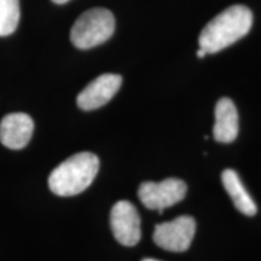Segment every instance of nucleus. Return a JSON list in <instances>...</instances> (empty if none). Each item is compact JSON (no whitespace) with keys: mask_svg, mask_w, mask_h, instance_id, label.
Here are the masks:
<instances>
[{"mask_svg":"<svg viewBox=\"0 0 261 261\" xmlns=\"http://www.w3.org/2000/svg\"><path fill=\"white\" fill-rule=\"evenodd\" d=\"M221 181H223L224 189L232 200L234 207L241 213L248 217H253L256 214L257 207L250 195L248 194L247 189L241 181L237 172L233 169H225L221 174Z\"/></svg>","mask_w":261,"mask_h":261,"instance_id":"nucleus-10","label":"nucleus"},{"mask_svg":"<svg viewBox=\"0 0 261 261\" xmlns=\"http://www.w3.org/2000/svg\"><path fill=\"white\" fill-rule=\"evenodd\" d=\"M188 187L184 181L177 178H168L160 182L146 181L139 187V200L148 210L159 211L179 203L187 196Z\"/></svg>","mask_w":261,"mask_h":261,"instance_id":"nucleus-4","label":"nucleus"},{"mask_svg":"<svg viewBox=\"0 0 261 261\" xmlns=\"http://www.w3.org/2000/svg\"><path fill=\"white\" fill-rule=\"evenodd\" d=\"M253 14L247 6L233 5L224 10L202 29L198 44L205 54H217L249 33Z\"/></svg>","mask_w":261,"mask_h":261,"instance_id":"nucleus-1","label":"nucleus"},{"mask_svg":"<svg viewBox=\"0 0 261 261\" xmlns=\"http://www.w3.org/2000/svg\"><path fill=\"white\" fill-rule=\"evenodd\" d=\"M99 171V160L91 152L70 156L51 172L48 188L55 195L68 197L79 195L92 184Z\"/></svg>","mask_w":261,"mask_h":261,"instance_id":"nucleus-2","label":"nucleus"},{"mask_svg":"<svg viewBox=\"0 0 261 261\" xmlns=\"http://www.w3.org/2000/svg\"><path fill=\"white\" fill-rule=\"evenodd\" d=\"M122 84V77L117 74H103L87 85L79 93L76 103L80 109L90 110L98 109L106 106L117 93Z\"/></svg>","mask_w":261,"mask_h":261,"instance_id":"nucleus-7","label":"nucleus"},{"mask_svg":"<svg viewBox=\"0 0 261 261\" xmlns=\"http://www.w3.org/2000/svg\"><path fill=\"white\" fill-rule=\"evenodd\" d=\"M19 0H0V37H8L19 22Z\"/></svg>","mask_w":261,"mask_h":261,"instance_id":"nucleus-11","label":"nucleus"},{"mask_svg":"<svg viewBox=\"0 0 261 261\" xmlns=\"http://www.w3.org/2000/svg\"><path fill=\"white\" fill-rule=\"evenodd\" d=\"M110 225L114 237L125 247H133L140 241V218L138 211L128 201H119L110 213Z\"/></svg>","mask_w":261,"mask_h":261,"instance_id":"nucleus-6","label":"nucleus"},{"mask_svg":"<svg viewBox=\"0 0 261 261\" xmlns=\"http://www.w3.org/2000/svg\"><path fill=\"white\" fill-rule=\"evenodd\" d=\"M196 232V221L189 215L156 225L154 242L162 249L173 253H182L191 246Z\"/></svg>","mask_w":261,"mask_h":261,"instance_id":"nucleus-5","label":"nucleus"},{"mask_svg":"<svg viewBox=\"0 0 261 261\" xmlns=\"http://www.w3.org/2000/svg\"><path fill=\"white\" fill-rule=\"evenodd\" d=\"M115 32V17L108 9L94 8L85 11L75 21L70 40L75 47L89 50L109 40Z\"/></svg>","mask_w":261,"mask_h":261,"instance_id":"nucleus-3","label":"nucleus"},{"mask_svg":"<svg viewBox=\"0 0 261 261\" xmlns=\"http://www.w3.org/2000/svg\"><path fill=\"white\" fill-rule=\"evenodd\" d=\"M34 122L24 113H12L0 122V142L12 150L23 149L32 138Z\"/></svg>","mask_w":261,"mask_h":261,"instance_id":"nucleus-8","label":"nucleus"},{"mask_svg":"<svg viewBox=\"0 0 261 261\" xmlns=\"http://www.w3.org/2000/svg\"><path fill=\"white\" fill-rule=\"evenodd\" d=\"M54 3H56V4H65V3H68L69 0H52Z\"/></svg>","mask_w":261,"mask_h":261,"instance_id":"nucleus-13","label":"nucleus"},{"mask_svg":"<svg viewBox=\"0 0 261 261\" xmlns=\"http://www.w3.org/2000/svg\"><path fill=\"white\" fill-rule=\"evenodd\" d=\"M240 121L236 106L230 98H221L215 106L214 139L219 143H232L238 136Z\"/></svg>","mask_w":261,"mask_h":261,"instance_id":"nucleus-9","label":"nucleus"},{"mask_svg":"<svg viewBox=\"0 0 261 261\" xmlns=\"http://www.w3.org/2000/svg\"><path fill=\"white\" fill-rule=\"evenodd\" d=\"M205 51L204 50H202V48H198V51H197V56H198V58H203L204 56H205Z\"/></svg>","mask_w":261,"mask_h":261,"instance_id":"nucleus-12","label":"nucleus"},{"mask_svg":"<svg viewBox=\"0 0 261 261\" xmlns=\"http://www.w3.org/2000/svg\"><path fill=\"white\" fill-rule=\"evenodd\" d=\"M142 261H159V260H155V259H144V260H142Z\"/></svg>","mask_w":261,"mask_h":261,"instance_id":"nucleus-14","label":"nucleus"}]
</instances>
